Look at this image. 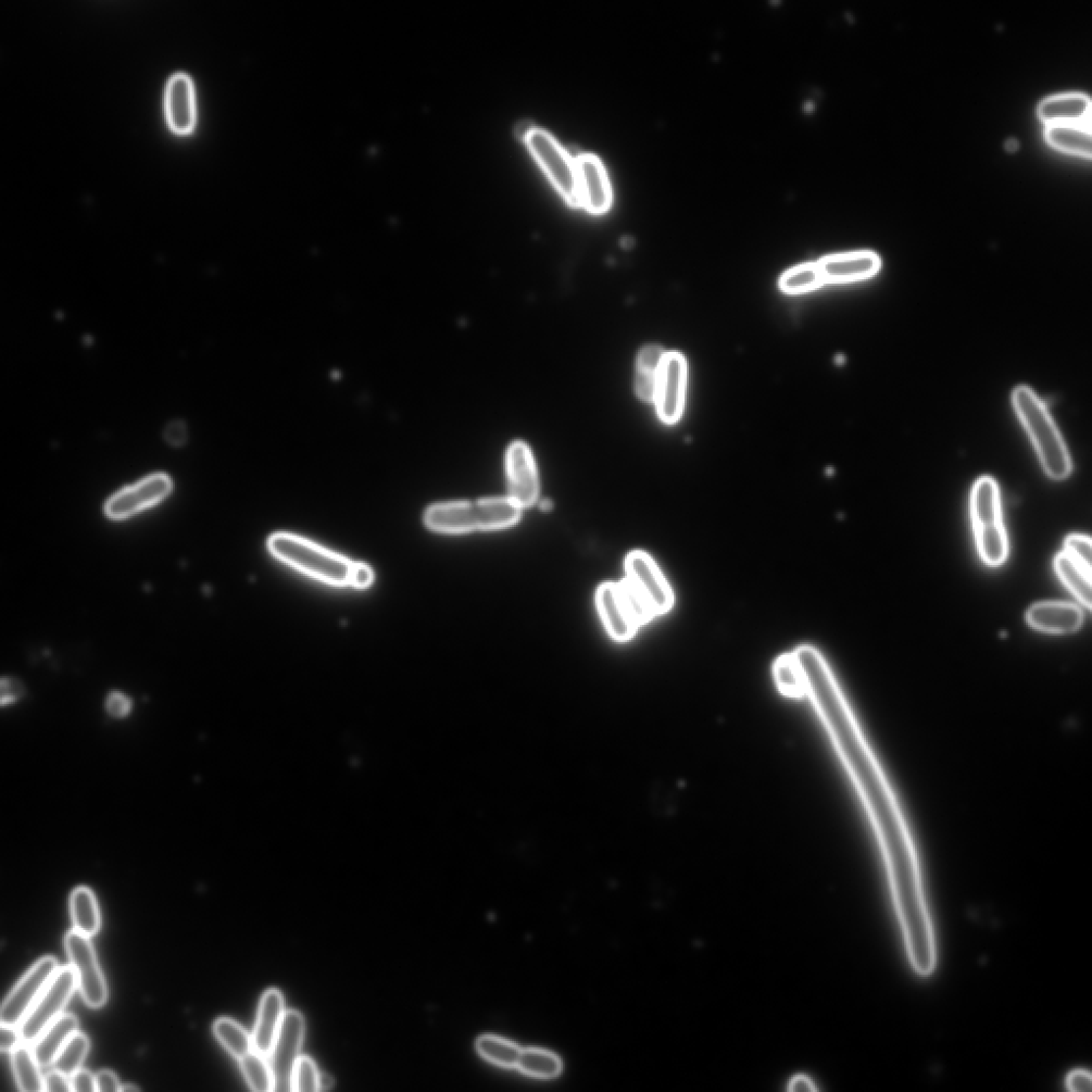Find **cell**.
Instances as JSON below:
<instances>
[{"label": "cell", "mask_w": 1092, "mask_h": 1092, "mask_svg": "<svg viewBox=\"0 0 1092 1092\" xmlns=\"http://www.w3.org/2000/svg\"><path fill=\"white\" fill-rule=\"evenodd\" d=\"M793 655L805 681V697L818 714L868 816L895 913L901 919L919 918L928 908L921 862L895 789L822 652L801 645Z\"/></svg>", "instance_id": "6da1fadb"}, {"label": "cell", "mask_w": 1092, "mask_h": 1092, "mask_svg": "<svg viewBox=\"0 0 1092 1092\" xmlns=\"http://www.w3.org/2000/svg\"><path fill=\"white\" fill-rule=\"evenodd\" d=\"M522 511L509 497L450 501L427 509L424 522L430 530L447 535L492 532L517 525Z\"/></svg>", "instance_id": "7a4b0ae2"}, {"label": "cell", "mask_w": 1092, "mask_h": 1092, "mask_svg": "<svg viewBox=\"0 0 1092 1092\" xmlns=\"http://www.w3.org/2000/svg\"><path fill=\"white\" fill-rule=\"evenodd\" d=\"M1011 403L1046 474L1054 481L1068 479L1071 456L1044 401L1031 387L1019 385L1012 391Z\"/></svg>", "instance_id": "3957f363"}, {"label": "cell", "mask_w": 1092, "mask_h": 1092, "mask_svg": "<svg viewBox=\"0 0 1092 1092\" xmlns=\"http://www.w3.org/2000/svg\"><path fill=\"white\" fill-rule=\"evenodd\" d=\"M970 511L979 557L989 567L1002 566L1008 558L1009 545L1003 523L1000 488L993 477H979L974 483Z\"/></svg>", "instance_id": "277c9868"}, {"label": "cell", "mask_w": 1092, "mask_h": 1092, "mask_svg": "<svg viewBox=\"0 0 1092 1092\" xmlns=\"http://www.w3.org/2000/svg\"><path fill=\"white\" fill-rule=\"evenodd\" d=\"M270 553L312 579L336 587L349 585L353 562L304 538L277 533L268 539Z\"/></svg>", "instance_id": "5b68a950"}, {"label": "cell", "mask_w": 1092, "mask_h": 1092, "mask_svg": "<svg viewBox=\"0 0 1092 1092\" xmlns=\"http://www.w3.org/2000/svg\"><path fill=\"white\" fill-rule=\"evenodd\" d=\"M538 165L570 206H581L575 159L548 132L535 128L524 142Z\"/></svg>", "instance_id": "8992f818"}, {"label": "cell", "mask_w": 1092, "mask_h": 1092, "mask_svg": "<svg viewBox=\"0 0 1092 1092\" xmlns=\"http://www.w3.org/2000/svg\"><path fill=\"white\" fill-rule=\"evenodd\" d=\"M77 987L78 978L72 966L59 968L19 1025L22 1043L32 1045L59 1018Z\"/></svg>", "instance_id": "52a82bcc"}, {"label": "cell", "mask_w": 1092, "mask_h": 1092, "mask_svg": "<svg viewBox=\"0 0 1092 1092\" xmlns=\"http://www.w3.org/2000/svg\"><path fill=\"white\" fill-rule=\"evenodd\" d=\"M645 601L656 617L669 612L674 594L658 563L644 550H633L625 558V579Z\"/></svg>", "instance_id": "ba28073f"}, {"label": "cell", "mask_w": 1092, "mask_h": 1092, "mask_svg": "<svg viewBox=\"0 0 1092 1092\" xmlns=\"http://www.w3.org/2000/svg\"><path fill=\"white\" fill-rule=\"evenodd\" d=\"M65 948L85 1003L90 1008L103 1007L108 998L107 985L90 938L73 930L66 935Z\"/></svg>", "instance_id": "9c48e42d"}, {"label": "cell", "mask_w": 1092, "mask_h": 1092, "mask_svg": "<svg viewBox=\"0 0 1092 1092\" xmlns=\"http://www.w3.org/2000/svg\"><path fill=\"white\" fill-rule=\"evenodd\" d=\"M305 1018L297 1010L284 1014L277 1038L267 1057L274 1077V1091H293V1073L305 1037Z\"/></svg>", "instance_id": "30bf717a"}, {"label": "cell", "mask_w": 1092, "mask_h": 1092, "mask_svg": "<svg viewBox=\"0 0 1092 1092\" xmlns=\"http://www.w3.org/2000/svg\"><path fill=\"white\" fill-rule=\"evenodd\" d=\"M57 960L46 956L36 961L5 999L0 1024L19 1026L58 971Z\"/></svg>", "instance_id": "8fae6325"}, {"label": "cell", "mask_w": 1092, "mask_h": 1092, "mask_svg": "<svg viewBox=\"0 0 1092 1092\" xmlns=\"http://www.w3.org/2000/svg\"><path fill=\"white\" fill-rule=\"evenodd\" d=\"M687 363L683 355L664 354L659 373L655 403L659 418L667 425L680 421L685 406Z\"/></svg>", "instance_id": "7c38bea8"}, {"label": "cell", "mask_w": 1092, "mask_h": 1092, "mask_svg": "<svg viewBox=\"0 0 1092 1092\" xmlns=\"http://www.w3.org/2000/svg\"><path fill=\"white\" fill-rule=\"evenodd\" d=\"M509 498L521 509L537 504L539 479L532 450L521 441L513 442L506 455Z\"/></svg>", "instance_id": "4fadbf2b"}, {"label": "cell", "mask_w": 1092, "mask_h": 1092, "mask_svg": "<svg viewBox=\"0 0 1092 1092\" xmlns=\"http://www.w3.org/2000/svg\"><path fill=\"white\" fill-rule=\"evenodd\" d=\"M171 489L172 482L167 475L149 476L140 484L124 489L112 496L107 501L106 514L110 519H127L135 513L156 505L171 492Z\"/></svg>", "instance_id": "5bb4252c"}, {"label": "cell", "mask_w": 1092, "mask_h": 1092, "mask_svg": "<svg viewBox=\"0 0 1092 1092\" xmlns=\"http://www.w3.org/2000/svg\"><path fill=\"white\" fill-rule=\"evenodd\" d=\"M581 206L602 215L611 206L612 193L606 170L596 155L585 153L575 158Z\"/></svg>", "instance_id": "9a60e30c"}, {"label": "cell", "mask_w": 1092, "mask_h": 1092, "mask_svg": "<svg viewBox=\"0 0 1092 1092\" xmlns=\"http://www.w3.org/2000/svg\"><path fill=\"white\" fill-rule=\"evenodd\" d=\"M825 284H845L872 279L881 271L882 259L873 251H856L823 258L819 262Z\"/></svg>", "instance_id": "2e32d148"}, {"label": "cell", "mask_w": 1092, "mask_h": 1092, "mask_svg": "<svg viewBox=\"0 0 1092 1092\" xmlns=\"http://www.w3.org/2000/svg\"><path fill=\"white\" fill-rule=\"evenodd\" d=\"M597 609L608 635L618 643L629 642L638 625L625 603L619 583L602 584L596 595Z\"/></svg>", "instance_id": "e0dca14e"}, {"label": "cell", "mask_w": 1092, "mask_h": 1092, "mask_svg": "<svg viewBox=\"0 0 1092 1092\" xmlns=\"http://www.w3.org/2000/svg\"><path fill=\"white\" fill-rule=\"evenodd\" d=\"M1026 622L1034 630L1047 634H1072L1081 629L1084 612L1081 607L1062 601L1039 602L1029 607Z\"/></svg>", "instance_id": "ac0fdd59"}, {"label": "cell", "mask_w": 1092, "mask_h": 1092, "mask_svg": "<svg viewBox=\"0 0 1092 1092\" xmlns=\"http://www.w3.org/2000/svg\"><path fill=\"white\" fill-rule=\"evenodd\" d=\"M166 114L174 133H191L196 122L194 84L185 73L172 75L166 89Z\"/></svg>", "instance_id": "d6986e66"}, {"label": "cell", "mask_w": 1092, "mask_h": 1092, "mask_svg": "<svg viewBox=\"0 0 1092 1092\" xmlns=\"http://www.w3.org/2000/svg\"><path fill=\"white\" fill-rule=\"evenodd\" d=\"M284 998L278 989H269L262 995L258 1019L253 1034L255 1051L268 1057L277 1038L284 1014Z\"/></svg>", "instance_id": "ffe728a7"}, {"label": "cell", "mask_w": 1092, "mask_h": 1092, "mask_svg": "<svg viewBox=\"0 0 1092 1092\" xmlns=\"http://www.w3.org/2000/svg\"><path fill=\"white\" fill-rule=\"evenodd\" d=\"M1091 99L1084 93L1049 96L1039 103L1037 115L1047 125L1089 122Z\"/></svg>", "instance_id": "44dd1931"}, {"label": "cell", "mask_w": 1092, "mask_h": 1092, "mask_svg": "<svg viewBox=\"0 0 1092 1092\" xmlns=\"http://www.w3.org/2000/svg\"><path fill=\"white\" fill-rule=\"evenodd\" d=\"M79 1032L77 1016L61 1014L31 1045L33 1056L41 1066L52 1065L67 1041Z\"/></svg>", "instance_id": "7402d4cb"}, {"label": "cell", "mask_w": 1092, "mask_h": 1092, "mask_svg": "<svg viewBox=\"0 0 1092 1092\" xmlns=\"http://www.w3.org/2000/svg\"><path fill=\"white\" fill-rule=\"evenodd\" d=\"M1045 140L1051 147L1063 153L1091 158V132L1085 124L1047 125Z\"/></svg>", "instance_id": "603a6c76"}, {"label": "cell", "mask_w": 1092, "mask_h": 1092, "mask_svg": "<svg viewBox=\"0 0 1092 1092\" xmlns=\"http://www.w3.org/2000/svg\"><path fill=\"white\" fill-rule=\"evenodd\" d=\"M664 354L666 353L661 346L648 345L640 350L638 355L635 391L638 398L646 403H655L659 373Z\"/></svg>", "instance_id": "cb8c5ba5"}, {"label": "cell", "mask_w": 1092, "mask_h": 1092, "mask_svg": "<svg viewBox=\"0 0 1092 1092\" xmlns=\"http://www.w3.org/2000/svg\"><path fill=\"white\" fill-rule=\"evenodd\" d=\"M70 909L74 930L86 936H95L100 927L97 902L90 889L79 887L70 897Z\"/></svg>", "instance_id": "d4e9b609"}, {"label": "cell", "mask_w": 1092, "mask_h": 1092, "mask_svg": "<svg viewBox=\"0 0 1092 1092\" xmlns=\"http://www.w3.org/2000/svg\"><path fill=\"white\" fill-rule=\"evenodd\" d=\"M1054 570L1061 582L1088 610L1091 609V575L1079 567L1064 551L1054 558Z\"/></svg>", "instance_id": "484cf974"}, {"label": "cell", "mask_w": 1092, "mask_h": 1092, "mask_svg": "<svg viewBox=\"0 0 1092 1092\" xmlns=\"http://www.w3.org/2000/svg\"><path fill=\"white\" fill-rule=\"evenodd\" d=\"M28 1044H20L11 1052L12 1071L19 1089L23 1092L43 1091V1076L32 1049Z\"/></svg>", "instance_id": "4316f807"}, {"label": "cell", "mask_w": 1092, "mask_h": 1092, "mask_svg": "<svg viewBox=\"0 0 1092 1092\" xmlns=\"http://www.w3.org/2000/svg\"><path fill=\"white\" fill-rule=\"evenodd\" d=\"M775 684L780 694L787 698L805 697V681L793 652L784 653L777 658L773 666Z\"/></svg>", "instance_id": "83f0119b"}, {"label": "cell", "mask_w": 1092, "mask_h": 1092, "mask_svg": "<svg viewBox=\"0 0 1092 1092\" xmlns=\"http://www.w3.org/2000/svg\"><path fill=\"white\" fill-rule=\"evenodd\" d=\"M212 1031L224 1049L238 1061L255 1050L253 1036L240 1023L230 1018L216 1020Z\"/></svg>", "instance_id": "f1b7e54d"}, {"label": "cell", "mask_w": 1092, "mask_h": 1092, "mask_svg": "<svg viewBox=\"0 0 1092 1092\" xmlns=\"http://www.w3.org/2000/svg\"><path fill=\"white\" fill-rule=\"evenodd\" d=\"M825 284L818 262H807L786 270L779 280L780 290L800 295L819 290Z\"/></svg>", "instance_id": "f546056e"}, {"label": "cell", "mask_w": 1092, "mask_h": 1092, "mask_svg": "<svg viewBox=\"0 0 1092 1092\" xmlns=\"http://www.w3.org/2000/svg\"><path fill=\"white\" fill-rule=\"evenodd\" d=\"M240 1065L251 1090L274 1091V1077L267 1057L254 1050L240 1060Z\"/></svg>", "instance_id": "4dcf8cb0"}, {"label": "cell", "mask_w": 1092, "mask_h": 1092, "mask_svg": "<svg viewBox=\"0 0 1092 1092\" xmlns=\"http://www.w3.org/2000/svg\"><path fill=\"white\" fill-rule=\"evenodd\" d=\"M517 1066L538 1078H553L561 1071V1062L553 1053L538 1049L522 1050Z\"/></svg>", "instance_id": "1f68e13d"}, {"label": "cell", "mask_w": 1092, "mask_h": 1092, "mask_svg": "<svg viewBox=\"0 0 1092 1092\" xmlns=\"http://www.w3.org/2000/svg\"><path fill=\"white\" fill-rule=\"evenodd\" d=\"M477 1050L487 1061L505 1068L517 1066L521 1049L505 1039L495 1036H483L477 1040Z\"/></svg>", "instance_id": "d6a6232c"}, {"label": "cell", "mask_w": 1092, "mask_h": 1092, "mask_svg": "<svg viewBox=\"0 0 1092 1092\" xmlns=\"http://www.w3.org/2000/svg\"><path fill=\"white\" fill-rule=\"evenodd\" d=\"M89 1048V1039L80 1032L75 1033L58 1053L52 1064L54 1070L71 1076L81 1069Z\"/></svg>", "instance_id": "836d02e7"}, {"label": "cell", "mask_w": 1092, "mask_h": 1092, "mask_svg": "<svg viewBox=\"0 0 1092 1092\" xmlns=\"http://www.w3.org/2000/svg\"><path fill=\"white\" fill-rule=\"evenodd\" d=\"M319 1072L314 1061L308 1057H300L293 1073V1091H318Z\"/></svg>", "instance_id": "e575fe53"}, {"label": "cell", "mask_w": 1092, "mask_h": 1092, "mask_svg": "<svg viewBox=\"0 0 1092 1092\" xmlns=\"http://www.w3.org/2000/svg\"><path fill=\"white\" fill-rule=\"evenodd\" d=\"M1063 551L1091 575V539L1083 534H1072L1064 539Z\"/></svg>", "instance_id": "d590c367"}, {"label": "cell", "mask_w": 1092, "mask_h": 1092, "mask_svg": "<svg viewBox=\"0 0 1092 1092\" xmlns=\"http://www.w3.org/2000/svg\"><path fill=\"white\" fill-rule=\"evenodd\" d=\"M374 575L366 563L353 562L351 566L349 585L357 589H367L374 583Z\"/></svg>", "instance_id": "8d00e7d4"}, {"label": "cell", "mask_w": 1092, "mask_h": 1092, "mask_svg": "<svg viewBox=\"0 0 1092 1092\" xmlns=\"http://www.w3.org/2000/svg\"><path fill=\"white\" fill-rule=\"evenodd\" d=\"M1091 1073L1082 1068L1074 1069L1065 1076V1088L1073 1092H1084L1091 1089Z\"/></svg>", "instance_id": "74e56055"}, {"label": "cell", "mask_w": 1092, "mask_h": 1092, "mask_svg": "<svg viewBox=\"0 0 1092 1092\" xmlns=\"http://www.w3.org/2000/svg\"><path fill=\"white\" fill-rule=\"evenodd\" d=\"M72 1091L93 1092L96 1091L95 1074L89 1070L80 1069L70 1076Z\"/></svg>", "instance_id": "f35d334b"}, {"label": "cell", "mask_w": 1092, "mask_h": 1092, "mask_svg": "<svg viewBox=\"0 0 1092 1092\" xmlns=\"http://www.w3.org/2000/svg\"><path fill=\"white\" fill-rule=\"evenodd\" d=\"M43 1091L68 1092L72 1091L70 1076L57 1070L50 1071L43 1076Z\"/></svg>", "instance_id": "ab89813d"}, {"label": "cell", "mask_w": 1092, "mask_h": 1092, "mask_svg": "<svg viewBox=\"0 0 1092 1092\" xmlns=\"http://www.w3.org/2000/svg\"><path fill=\"white\" fill-rule=\"evenodd\" d=\"M17 1027L6 1024L0 1025V1049L3 1052L11 1053L22 1044L20 1031Z\"/></svg>", "instance_id": "60d3db41"}, {"label": "cell", "mask_w": 1092, "mask_h": 1092, "mask_svg": "<svg viewBox=\"0 0 1092 1092\" xmlns=\"http://www.w3.org/2000/svg\"><path fill=\"white\" fill-rule=\"evenodd\" d=\"M106 707L112 717L124 718L131 711V702L121 693H111L108 696Z\"/></svg>", "instance_id": "b9f144b4"}, {"label": "cell", "mask_w": 1092, "mask_h": 1092, "mask_svg": "<svg viewBox=\"0 0 1092 1092\" xmlns=\"http://www.w3.org/2000/svg\"><path fill=\"white\" fill-rule=\"evenodd\" d=\"M96 1091L117 1092L121 1091V1084L117 1075L110 1070H100L95 1074Z\"/></svg>", "instance_id": "7bdbcfd3"}, {"label": "cell", "mask_w": 1092, "mask_h": 1092, "mask_svg": "<svg viewBox=\"0 0 1092 1092\" xmlns=\"http://www.w3.org/2000/svg\"><path fill=\"white\" fill-rule=\"evenodd\" d=\"M165 438L172 446H182L187 441L186 425L181 421L170 423L165 430Z\"/></svg>", "instance_id": "ee69618b"}, {"label": "cell", "mask_w": 1092, "mask_h": 1092, "mask_svg": "<svg viewBox=\"0 0 1092 1092\" xmlns=\"http://www.w3.org/2000/svg\"><path fill=\"white\" fill-rule=\"evenodd\" d=\"M22 694V687L20 684L11 679L2 680V706L5 707L10 703L15 702Z\"/></svg>", "instance_id": "f6af8a7d"}, {"label": "cell", "mask_w": 1092, "mask_h": 1092, "mask_svg": "<svg viewBox=\"0 0 1092 1092\" xmlns=\"http://www.w3.org/2000/svg\"><path fill=\"white\" fill-rule=\"evenodd\" d=\"M787 1090L790 1092L816 1091L818 1090V1088H816L815 1082L809 1075L797 1074L789 1079L787 1083Z\"/></svg>", "instance_id": "bcb514c9"}, {"label": "cell", "mask_w": 1092, "mask_h": 1092, "mask_svg": "<svg viewBox=\"0 0 1092 1092\" xmlns=\"http://www.w3.org/2000/svg\"><path fill=\"white\" fill-rule=\"evenodd\" d=\"M535 128L536 127H534L531 122L521 121L516 127V135L520 140L525 142L527 136H529Z\"/></svg>", "instance_id": "7dc6e473"}, {"label": "cell", "mask_w": 1092, "mask_h": 1092, "mask_svg": "<svg viewBox=\"0 0 1092 1092\" xmlns=\"http://www.w3.org/2000/svg\"><path fill=\"white\" fill-rule=\"evenodd\" d=\"M334 1086V1079L329 1074L319 1073V1090H330Z\"/></svg>", "instance_id": "c3c4849f"}, {"label": "cell", "mask_w": 1092, "mask_h": 1092, "mask_svg": "<svg viewBox=\"0 0 1092 1092\" xmlns=\"http://www.w3.org/2000/svg\"><path fill=\"white\" fill-rule=\"evenodd\" d=\"M551 506H553V504H551L548 499H545L542 501V503H540V508L545 511H548L549 509H551Z\"/></svg>", "instance_id": "681fc988"}, {"label": "cell", "mask_w": 1092, "mask_h": 1092, "mask_svg": "<svg viewBox=\"0 0 1092 1092\" xmlns=\"http://www.w3.org/2000/svg\"><path fill=\"white\" fill-rule=\"evenodd\" d=\"M121 1091H123V1092L140 1091V1088H138V1087H136L132 1084L131 1085H124V1086H121Z\"/></svg>", "instance_id": "f907efd6"}]
</instances>
